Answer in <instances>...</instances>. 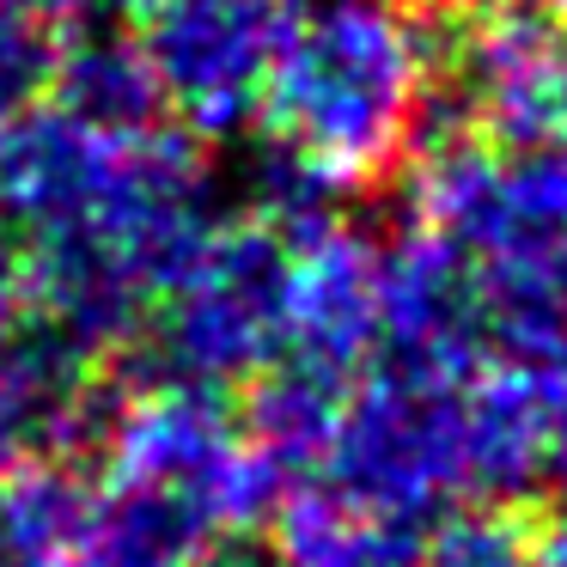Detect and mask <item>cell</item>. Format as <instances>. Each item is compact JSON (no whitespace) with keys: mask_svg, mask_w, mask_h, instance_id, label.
<instances>
[{"mask_svg":"<svg viewBox=\"0 0 567 567\" xmlns=\"http://www.w3.org/2000/svg\"><path fill=\"white\" fill-rule=\"evenodd\" d=\"M433 38L372 0L299 7L262 92L275 141L318 159L336 184H367L415 141Z\"/></svg>","mask_w":567,"mask_h":567,"instance_id":"cell-1","label":"cell"},{"mask_svg":"<svg viewBox=\"0 0 567 567\" xmlns=\"http://www.w3.org/2000/svg\"><path fill=\"white\" fill-rule=\"evenodd\" d=\"M293 306V245L257 220H214V233L189 250V262L153 299L135 330L141 384H202L233 391L257 379L287 348Z\"/></svg>","mask_w":567,"mask_h":567,"instance_id":"cell-2","label":"cell"},{"mask_svg":"<svg viewBox=\"0 0 567 567\" xmlns=\"http://www.w3.org/2000/svg\"><path fill=\"white\" fill-rule=\"evenodd\" d=\"M318 488L427 530L464 488V379H433L372 360L342 396Z\"/></svg>","mask_w":567,"mask_h":567,"instance_id":"cell-3","label":"cell"},{"mask_svg":"<svg viewBox=\"0 0 567 567\" xmlns=\"http://www.w3.org/2000/svg\"><path fill=\"white\" fill-rule=\"evenodd\" d=\"M104 457L116 482H141L196 506L214 530H238L275 513V482L257 464L226 391L202 384H135L104 421Z\"/></svg>","mask_w":567,"mask_h":567,"instance_id":"cell-4","label":"cell"},{"mask_svg":"<svg viewBox=\"0 0 567 567\" xmlns=\"http://www.w3.org/2000/svg\"><path fill=\"white\" fill-rule=\"evenodd\" d=\"M452 135H482L494 147L567 135V38L549 19L518 7L470 25L452 50H433L409 147Z\"/></svg>","mask_w":567,"mask_h":567,"instance_id":"cell-5","label":"cell"},{"mask_svg":"<svg viewBox=\"0 0 567 567\" xmlns=\"http://www.w3.org/2000/svg\"><path fill=\"white\" fill-rule=\"evenodd\" d=\"M306 0H159L141 19V50L165 116L196 141H233L262 116V92Z\"/></svg>","mask_w":567,"mask_h":567,"instance_id":"cell-6","label":"cell"},{"mask_svg":"<svg viewBox=\"0 0 567 567\" xmlns=\"http://www.w3.org/2000/svg\"><path fill=\"white\" fill-rule=\"evenodd\" d=\"M372 299H379V354L384 367L470 379L488 367L482 348L476 275L427 226H403L372 245Z\"/></svg>","mask_w":567,"mask_h":567,"instance_id":"cell-7","label":"cell"},{"mask_svg":"<svg viewBox=\"0 0 567 567\" xmlns=\"http://www.w3.org/2000/svg\"><path fill=\"white\" fill-rule=\"evenodd\" d=\"M123 141L74 123L55 104H38V111L0 123V238H13L25 250L92 226L111 202Z\"/></svg>","mask_w":567,"mask_h":567,"instance_id":"cell-8","label":"cell"},{"mask_svg":"<svg viewBox=\"0 0 567 567\" xmlns=\"http://www.w3.org/2000/svg\"><path fill=\"white\" fill-rule=\"evenodd\" d=\"M281 354L354 384L379 354V299H372V245L348 226L293 245V306Z\"/></svg>","mask_w":567,"mask_h":567,"instance_id":"cell-9","label":"cell"},{"mask_svg":"<svg viewBox=\"0 0 567 567\" xmlns=\"http://www.w3.org/2000/svg\"><path fill=\"white\" fill-rule=\"evenodd\" d=\"M464 488L482 506H518L555 488L549 391L537 372L494 360L464 379Z\"/></svg>","mask_w":567,"mask_h":567,"instance_id":"cell-10","label":"cell"},{"mask_svg":"<svg viewBox=\"0 0 567 567\" xmlns=\"http://www.w3.org/2000/svg\"><path fill=\"white\" fill-rule=\"evenodd\" d=\"M245 384L250 391H245L238 427H245L257 464L269 470L275 494H293V488H306V482H318L336 415H342V396H348V379H330V372L306 367V360H293V354H275L269 367Z\"/></svg>","mask_w":567,"mask_h":567,"instance_id":"cell-11","label":"cell"},{"mask_svg":"<svg viewBox=\"0 0 567 567\" xmlns=\"http://www.w3.org/2000/svg\"><path fill=\"white\" fill-rule=\"evenodd\" d=\"M50 104L68 111L74 123L111 135V141L147 135V128L165 123V99H159V80H153V68H147V50H141V38L116 31L111 19L74 25L62 38Z\"/></svg>","mask_w":567,"mask_h":567,"instance_id":"cell-12","label":"cell"},{"mask_svg":"<svg viewBox=\"0 0 567 567\" xmlns=\"http://www.w3.org/2000/svg\"><path fill=\"white\" fill-rule=\"evenodd\" d=\"M269 518L281 567H427V530L421 525L367 513L318 482L281 494Z\"/></svg>","mask_w":567,"mask_h":567,"instance_id":"cell-13","label":"cell"},{"mask_svg":"<svg viewBox=\"0 0 567 567\" xmlns=\"http://www.w3.org/2000/svg\"><path fill=\"white\" fill-rule=\"evenodd\" d=\"M92 488L80 457H25L0 476V567H68Z\"/></svg>","mask_w":567,"mask_h":567,"instance_id":"cell-14","label":"cell"},{"mask_svg":"<svg viewBox=\"0 0 567 567\" xmlns=\"http://www.w3.org/2000/svg\"><path fill=\"white\" fill-rule=\"evenodd\" d=\"M342 196L348 184H336L318 159H306L299 147H287L275 135L245 165V220L269 226L287 245H306V238L342 226Z\"/></svg>","mask_w":567,"mask_h":567,"instance_id":"cell-15","label":"cell"},{"mask_svg":"<svg viewBox=\"0 0 567 567\" xmlns=\"http://www.w3.org/2000/svg\"><path fill=\"white\" fill-rule=\"evenodd\" d=\"M55 50H62V31L50 19H38L19 0H0V123L50 104Z\"/></svg>","mask_w":567,"mask_h":567,"instance_id":"cell-16","label":"cell"},{"mask_svg":"<svg viewBox=\"0 0 567 567\" xmlns=\"http://www.w3.org/2000/svg\"><path fill=\"white\" fill-rule=\"evenodd\" d=\"M427 567H530V537L494 513H464L427 537Z\"/></svg>","mask_w":567,"mask_h":567,"instance_id":"cell-17","label":"cell"},{"mask_svg":"<svg viewBox=\"0 0 567 567\" xmlns=\"http://www.w3.org/2000/svg\"><path fill=\"white\" fill-rule=\"evenodd\" d=\"M196 567H281V549H275V537H262L257 525H238V530L208 537V549L196 555Z\"/></svg>","mask_w":567,"mask_h":567,"instance_id":"cell-18","label":"cell"},{"mask_svg":"<svg viewBox=\"0 0 567 567\" xmlns=\"http://www.w3.org/2000/svg\"><path fill=\"white\" fill-rule=\"evenodd\" d=\"M543 391H549V427H555V488H567V372L543 379Z\"/></svg>","mask_w":567,"mask_h":567,"instance_id":"cell-19","label":"cell"},{"mask_svg":"<svg viewBox=\"0 0 567 567\" xmlns=\"http://www.w3.org/2000/svg\"><path fill=\"white\" fill-rule=\"evenodd\" d=\"M530 567H567V513L555 518L537 543H530Z\"/></svg>","mask_w":567,"mask_h":567,"instance_id":"cell-20","label":"cell"},{"mask_svg":"<svg viewBox=\"0 0 567 567\" xmlns=\"http://www.w3.org/2000/svg\"><path fill=\"white\" fill-rule=\"evenodd\" d=\"M99 7V19H147L159 0H92Z\"/></svg>","mask_w":567,"mask_h":567,"instance_id":"cell-21","label":"cell"},{"mask_svg":"<svg viewBox=\"0 0 567 567\" xmlns=\"http://www.w3.org/2000/svg\"><path fill=\"white\" fill-rule=\"evenodd\" d=\"M433 7H476V0H433Z\"/></svg>","mask_w":567,"mask_h":567,"instance_id":"cell-22","label":"cell"},{"mask_svg":"<svg viewBox=\"0 0 567 567\" xmlns=\"http://www.w3.org/2000/svg\"><path fill=\"white\" fill-rule=\"evenodd\" d=\"M518 7H543V0H518Z\"/></svg>","mask_w":567,"mask_h":567,"instance_id":"cell-23","label":"cell"},{"mask_svg":"<svg viewBox=\"0 0 567 567\" xmlns=\"http://www.w3.org/2000/svg\"><path fill=\"white\" fill-rule=\"evenodd\" d=\"M561 38H567V31H561Z\"/></svg>","mask_w":567,"mask_h":567,"instance_id":"cell-24","label":"cell"}]
</instances>
